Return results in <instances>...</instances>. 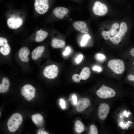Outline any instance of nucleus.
Segmentation results:
<instances>
[{"label": "nucleus", "instance_id": "1", "mask_svg": "<svg viewBox=\"0 0 134 134\" xmlns=\"http://www.w3.org/2000/svg\"><path fill=\"white\" fill-rule=\"evenodd\" d=\"M23 121L22 115L18 113L13 114L7 122L8 129L9 131L13 132L18 129Z\"/></svg>", "mask_w": 134, "mask_h": 134}, {"label": "nucleus", "instance_id": "2", "mask_svg": "<svg viewBox=\"0 0 134 134\" xmlns=\"http://www.w3.org/2000/svg\"><path fill=\"white\" fill-rule=\"evenodd\" d=\"M108 67L118 74L122 73L125 69L123 61L119 59H115L109 61L108 63Z\"/></svg>", "mask_w": 134, "mask_h": 134}, {"label": "nucleus", "instance_id": "3", "mask_svg": "<svg viewBox=\"0 0 134 134\" xmlns=\"http://www.w3.org/2000/svg\"><path fill=\"white\" fill-rule=\"evenodd\" d=\"M128 27L126 23L124 22H121L119 30L117 32V34L110 39L111 41L114 44H118L123 37Z\"/></svg>", "mask_w": 134, "mask_h": 134}, {"label": "nucleus", "instance_id": "4", "mask_svg": "<svg viewBox=\"0 0 134 134\" xmlns=\"http://www.w3.org/2000/svg\"><path fill=\"white\" fill-rule=\"evenodd\" d=\"M96 94L99 97L102 99L112 98L116 95V92L113 89L103 85L97 91Z\"/></svg>", "mask_w": 134, "mask_h": 134}, {"label": "nucleus", "instance_id": "5", "mask_svg": "<svg viewBox=\"0 0 134 134\" xmlns=\"http://www.w3.org/2000/svg\"><path fill=\"white\" fill-rule=\"evenodd\" d=\"M21 93L22 95L26 100L30 101L35 97V89L31 85L27 84L21 88Z\"/></svg>", "mask_w": 134, "mask_h": 134}, {"label": "nucleus", "instance_id": "6", "mask_svg": "<svg viewBox=\"0 0 134 134\" xmlns=\"http://www.w3.org/2000/svg\"><path fill=\"white\" fill-rule=\"evenodd\" d=\"M34 6L37 12L40 14H43L48 9V0H35Z\"/></svg>", "mask_w": 134, "mask_h": 134}, {"label": "nucleus", "instance_id": "7", "mask_svg": "<svg viewBox=\"0 0 134 134\" xmlns=\"http://www.w3.org/2000/svg\"><path fill=\"white\" fill-rule=\"evenodd\" d=\"M94 14L97 15L102 16L105 15L107 12L108 8L104 3L99 1H96L93 8Z\"/></svg>", "mask_w": 134, "mask_h": 134}, {"label": "nucleus", "instance_id": "8", "mask_svg": "<svg viewBox=\"0 0 134 134\" xmlns=\"http://www.w3.org/2000/svg\"><path fill=\"white\" fill-rule=\"evenodd\" d=\"M58 67L52 65L46 67L43 71V74L46 77L50 79H54L57 76L58 73Z\"/></svg>", "mask_w": 134, "mask_h": 134}, {"label": "nucleus", "instance_id": "9", "mask_svg": "<svg viewBox=\"0 0 134 134\" xmlns=\"http://www.w3.org/2000/svg\"><path fill=\"white\" fill-rule=\"evenodd\" d=\"M110 110V107L108 104L102 103L100 105L98 111L99 118L101 120L105 119L107 116Z\"/></svg>", "mask_w": 134, "mask_h": 134}, {"label": "nucleus", "instance_id": "10", "mask_svg": "<svg viewBox=\"0 0 134 134\" xmlns=\"http://www.w3.org/2000/svg\"><path fill=\"white\" fill-rule=\"evenodd\" d=\"M90 100L87 98L80 99L76 104V109L77 111L81 112L87 108L91 104Z\"/></svg>", "mask_w": 134, "mask_h": 134}, {"label": "nucleus", "instance_id": "11", "mask_svg": "<svg viewBox=\"0 0 134 134\" xmlns=\"http://www.w3.org/2000/svg\"><path fill=\"white\" fill-rule=\"evenodd\" d=\"M7 24L10 28L16 29L20 27L23 24L22 20L19 18H10L7 21Z\"/></svg>", "mask_w": 134, "mask_h": 134}, {"label": "nucleus", "instance_id": "12", "mask_svg": "<svg viewBox=\"0 0 134 134\" xmlns=\"http://www.w3.org/2000/svg\"><path fill=\"white\" fill-rule=\"evenodd\" d=\"M73 25L75 29L82 33L87 34L89 30L87 25L84 22L82 21H77L74 22Z\"/></svg>", "mask_w": 134, "mask_h": 134}, {"label": "nucleus", "instance_id": "13", "mask_svg": "<svg viewBox=\"0 0 134 134\" xmlns=\"http://www.w3.org/2000/svg\"><path fill=\"white\" fill-rule=\"evenodd\" d=\"M68 12V9L63 7H57L54 9L53 11L54 15L60 19H63L64 16L66 15Z\"/></svg>", "mask_w": 134, "mask_h": 134}, {"label": "nucleus", "instance_id": "14", "mask_svg": "<svg viewBox=\"0 0 134 134\" xmlns=\"http://www.w3.org/2000/svg\"><path fill=\"white\" fill-rule=\"evenodd\" d=\"M10 85L9 80L8 78L6 77L3 78L2 83L0 84V93H4L7 92L9 90Z\"/></svg>", "mask_w": 134, "mask_h": 134}, {"label": "nucleus", "instance_id": "15", "mask_svg": "<svg viewBox=\"0 0 134 134\" xmlns=\"http://www.w3.org/2000/svg\"><path fill=\"white\" fill-rule=\"evenodd\" d=\"M45 47L43 46H39L36 47L32 52V59L33 60H36L40 57Z\"/></svg>", "mask_w": 134, "mask_h": 134}, {"label": "nucleus", "instance_id": "16", "mask_svg": "<svg viewBox=\"0 0 134 134\" xmlns=\"http://www.w3.org/2000/svg\"><path fill=\"white\" fill-rule=\"evenodd\" d=\"M32 120L34 123L38 126H41L44 122V119L42 115L39 113L33 115L31 116Z\"/></svg>", "mask_w": 134, "mask_h": 134}, {"label": "nucleus", "instance_id": "17", "mask_svg": "<svg viewBox=\"0 0 134 134\" xmlns=\"http://www.w3.org/2000/svg\"><path fill=\"white\" fill-rule=\"evenodd\" d=\"M48 34L46 32L41 29L36 32L35 41L37 42H40L44 40L47 37Z\"/></svg>", "mask_w": 134, "mask_h": 134}, {"label": "nucleus", "instance_id": "18", "mask_svg": "<svg viewBox=\"0 0 134 134\" xmlns=\"http://www.w3.org/2000/svg\"><path fill=\"white\" fill-rule=\"evenodd\" d=\"M65 45L66 42L64 41L56 38L53 39L51 43L52 47L56 48H63Z\"/></svg>", "mask_w": 134, "mask_h": 134}, {"label": "nucleus", "instance_id": "19", "mask_svg": "<svg viewBox=\"0 0 134 134\" xmlns=\"http://www.w3.org/2000/svg\"><path fill=\"white\" fill-rule=\"evenodd\" d=\"M30 53V51L28 48L26 47H22L19 51V56L22 61L24 62L25 59L28 57Z\"/></svg>", "mask_w": 134, "mask_h": 134}, {"label": "nucleus", "instance_id": "20", "mask_svg": "<svg viewBox=\"0 0 134 134\" xmlns=\"http://www.w3.org/2000/svg\"><path fill=\"white\" fill-rule=\"evenodd\" d=\"M117 32L116 29L111 28L108 31H103L101 34L104 39L107 40L115 35Z\"/></svg>", "mask_w": 134, "mask_h": 134}, {"label": "nucleus", "instance_id": "21", "mask_svg": "<svg viewBox=\"0 0 134 134\" xmlns=\"http://www.w3.org/2000/svg\"><path fill=\"white\" fill-rule=\"evenodd\" d=\"M91 73L90 68L88 67H85L82 69L79 75V77L81 79L85 80L89 77Z\"/></svg>", "mask_w": 134, "mask_h": 134}, {"label": "nucleus", "instance_id": "22", "mask_svg": "<svg viewBox=\"0 0 134 134\" xmlns=\"http://www.w3.org/2000/svg\"><path fill=\"white\" fill-rule=\"evenodd\" d=\"M84 129V125L80 121L77 120L75 124V130L77 133H80L83 132Z\"/></svg>", "mask_w": 134, "mask_h": 134}, {"label": "nucleus", "instance_id": "23", "mask_svg": "<svg viewBox=\"0 0 134 134\" xmlns=\"http://www.w3.org/2000/svg\"><path fill=\"white\" fill-rule=\"evenodd\" d=\"M11 51L10 46L7 44L0 48V52L3 55L6 56Z\"/></svg>", "mask_w": 134, "mask_h": 134}, {"label": "nucleus", "instance_id": "24", "mask_svg": "<svg viewBox=\"0 0 134 134\" xmlns=\"http://www.w3.org/2000/svg\"><path fill=\"white\" fill-rule=\"evenodd\" d=\"M91 38V37L88 34H86L84 35L81 42V45L82 46H83L85 45L87 43L89 39Z\"/></svg>", "mask_w": 134, "mask_h": 134}, {"label": "nucleus", "instance_id": "25", "mask_svg": "<svg viewBox=\"0 0 134 134\" xmlns=\"http://www.w3.org/2000/svg\"><path fill=\"white\" fill-rule=\"evenodd\" d=\"M89 134H98V131L96 126L94 125H91L90 127V131Z\"/></svg>", "mask_w": 134, "mask_h": 134}, {"label": "nucleus", "instance_id": "26", "mask_svg": "<svg viewBox=\"0 0 134 134\" xmlns=\"http://www.w3.org/2000/svg\"><path fill=\"white\" fill-rule=\"evenodd\" d=\"M7 44H8V41L6 38L0 37V46H3Z\"/></svg>", "mask_w": 134, "mask_h": 134}, {"label": "nucleus", "instance_id": "27", "mask_svg": "<svg viewBox=\"0 0 134 134\" xmlns=\"http://www.w3.org/2000/svg\"><path fill=\"white\" fill-rule=\"evenodd\" d=\"M72 78L74 81L76 82H79L81 80L79 75L77 74H73L72 77Z\"/></svg>", "mask_w": 134, "mask_h": 134}, {"label": "nucleus", "instance_id": "28", "mask_svg": "<svg viewBox=\"0 0 134 134\" xmlns=\"http://www.w3.org/2000/svg\"><path fill=\"white\" fill-rule=\"evenodd\" d=\"M59 104L61 108L63 109H65L66 108V105L65 101L63 99H61L60 100Z\"/></svg>", "mask_w": 134, "mask_h": 134}, {"label": "nucleus", "instance_id": "29", "mask_svg": "<svg viewBox=\"0 0 134 134\" xmlns=\"http://www.w3.org/2000/svg\"><path fill=\"white\" fill-rule=\"evenodd\" d=\"M97 59L100 61H103L105 58V56L101 54H97Z\"/></svg>", "mask_w": 134, "mask_h": 134}, {"label": "nucleus", "instance_id": "30", "mask_svg": "<svg viewBox=\"0 0 134 134\" xmlns=\"http://www.w3.org/2000/svg\"><path fill=\"white\" fill-rule=\"evenodd\" d=\"M72 99L73 100V104L74 105L76 104L77 103V97L75 95H73L72 97Z\"/></svg>", "mask_w": 134, "mask_h": 134}, {"label": "nucleus", "instance_id": "31", "mask_svg": "<svg viewBox=\"0 0 134 134\" xmlns=\"http://www.w3.org/2000/svg\"><path fill=\"white\" fill-rule=\"evenodd\" d=\"M83 57V56L80 55H79L76 60V61L77 63H79L81 62Z\"/></svg>", "mask_w": 134, "mask_h": 134}, {"label": "nucleus", "instance_id": "32", "mask_svg": "<svg viewBox=\"0 0 134 134\" xmlns=\"http://www.w3.org/2000/svg\"><path fill=\"white\" fill-rule=\"evenodd\" d=\"M70 51V49L69 47H67L66 48V50L63 52L64 55L66 56L68 54Z\"/></svg>", "mask_w": 134, "mask_h": 134}, {"label": "nucleus", "instance_id": "33", "mask_svg": "<svg viewBox=\"0 0 134 134\" xmlns=\"http://www.w3.org/2000/svg\"><path fill=\"white\" fill-rule=\"evenodd\" d=\"M119 27V24L117 23H114L112 26L111 28L113 29H116L118 28Z\"/></svg>", "mask_w": 134, "mask_h": 134}, {"label": "nucleus", "instance_id": "34", "mask_svg": "<svg viewBox=\"0 0 134 134\" xmlns=\"http://www.w3.org/2000/svg\"><path fill=\"white\" fill-rule=\"evenodd\" d=\"M128 79L130 81H134V75L133 74L129 75L127 77Z\"/></svg>", "mask_w": 134, "mask_h": 134}, {"label": "nucleus", "instance_id": "35", "mask_svg": "<svg viewBox=\"0 0 134 134\" xmlns=\"http://www.w3.org/2000/svg\"><path fill=\"white\" fill-rule=\"evenodd\" d=\"M37 134H48V133L46 131H44L41 129H40L38 130L37 132Z\"/></svg>", "mask_w": 134, "mask_h": 134}, {"label": "nucleus", "instance_id": "36", "mask_svg": "<svg viewBox=\"0 0 134 134\" xmlns=\"http://www.w3.org/2000/svg\"><path fill=\"white\" fill-rule=\"evenodd\" d=\"M93 69L94 70L97 71L98 72L100 71L101 70V67L96 66L94 67L93 68Z\"/></svg>", "mask_w": 134, "mask_h": 134}, {"label": "nucleus", "instance_id": "37", "mask_svg": "<svg viewBox=\"0 0 134 134\" xmlns=\"http://www.w3.org/2000/svg\"><path fill=\"white\" fill-rule=\"evenodd\" d=\"M130 114H131L130 112L129 111L127 112L126 110H125L123 112V114L127 117H129V115Z\"/></svg>", "mask_w": 134, "mask_h": 134}, {"label": "nucleus", "instance_id": "38", "mask_svg": "<svg viewBox=\"0 0 134 134\" xmlns=\"http://www.w3.org/2000/svg\"><path fill=\"white\" fill-rule=\"evenodd\" d=\"M130 53L131 55L134 57V48L132 49L130 51Z\"/></svg>", "mask_w": 134, "mask_h": 134}, {"label": "nucleus", "instance_id": "39", "mask_svg": "<svg viewBox=\"0 0 134 134\" xmlns=\"http://www.w3.org/2000/svg\"><path fill=\"white\" fill-rule=\"evenodd\" d=\"M1 112H0V116H1Z\"/></svg>", "mask_w": 134, "mask_h": 134}, {"label": "nucleus", "instance_id": "40", "mask_svg": "<svg viewBox=\"0 0 134 134\" xmlns=\"http://www.w3.org/2000/svg\"><path fill=\"white\" fill-rule=\"evenodd\" d=\"M133 64H134V62H133Z\"/></svg>", "mask_w": 134, "mask_h": 134}]
</instances>
